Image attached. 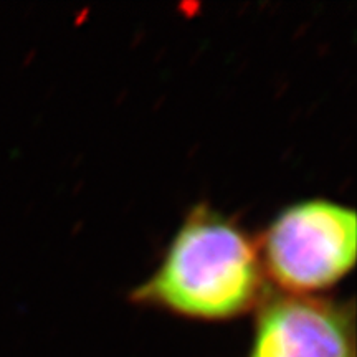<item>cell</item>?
<instances>
[{
	"label": "cell",
	"instance_id": "obj_1",
	"mask_svg": "<svg viewBox=\"0 0 357 357\" xmlns=\"http://www.w3.org/2000/svg\"><path fill=\"white\" fill-rule=\"evenodd\" d=\"M265 294L257 240L234 218L197 204L178 227L158 270L132 289L131 300L215 323L247 314Z\"/></svg>",
	"mask_w": 357,
	"mask_h": 357
},
{
	"label": "cell",
	"instance_id": "obj_2",
	"mask_svg": "<svg viewBox=\"0 0 357 357\" xmlns=\"http://www.w3.org/2000/svg\"><path fill=\"white\" fill-rule=\"evenodd\" d=\"M257 245L265 276L281 293L324 291L354 268L356 211L328 199L301 200L268 223Z\"/></svg>",
	"mask_w": 357,
	"mask_h": 357
},
{
	"label": "cell",
	"instance_id": "obj_3",
	"mask_svg": "<svg viewBox=\"0 0 357 357\" xmlns=\"http://www.w3.org/2000/svg\"><path fill=\"white\" fill-rule=\"evenodd\" d=\"M245 357H356L352 301L266 293Z\"/></svg>",
	"mask_w": 357,
	"mask_h": 357
}]
</instances>
